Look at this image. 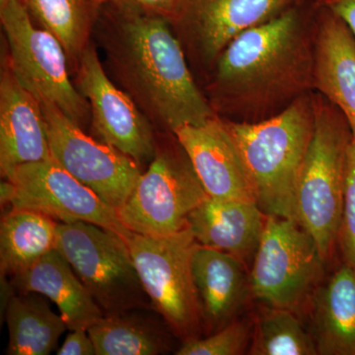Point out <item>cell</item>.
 <instances>
[{
	"instance_id": "obj_3",
	"label": "cell",
	"mask_w": 355,
	"mask_h": 355,
	"mask_svg": "<svg viewBox=\"0 0 355 355\" xmlns=\"http://www.w3.org/2000/svg\"><path fill=\"white\" fill-rule=\"evenodd\" d=\"M314 92L258 123L223 119L246 166L257 205L266 216L295 219L299 175L314 132Z\"/></svg>"
},
{
	"instance_id": "obj_13",
	"label": "cell",
	"mask_w": 355,
	"mask_h": 355,
	"mask_svg": "<svg viewBox=\"0 0 355 355\" xmlns=\"http://www.w3.org/2000/svg\"><path fill=\"white\" fill-rule=\"evenodd\" d=\"M6 180L15 188L10 202L14 209L33 210L64 223L89 222L113 230L125 240L132 235L116 209L53 158L21 165Z\"/></svg>"
},
{
	"instance_id": "obj_5",
	"label": "cell",
	"mask_w": 355,
	"mask_h": 355,
	"mask_svg": "<svg viewBox=\"0 0 355 355\" xmlns=\"http://www.w3.org/2000/svg\"><path fill=\"white\" fill-rule=\"evenodd\" d=\"M0 20L7 62L21 85L83 130L91 125L90 106L70 78L69 58L60 41L36 25L23 0H7L0 6Z\"/></svg>"
},
{
	"instance_id": "obj_23",
	"label": "cell",
	"mask_w": 355,
	"mask_h": 355,
	"mask_svg": "<svg viewBox=\"0 0 355 355\" xmlns=\"http://www.w3.org/2000/svg\"><path fill=\"white\" fill-rule=\"evenodd\" d=\"M37 25L60 41L76 73L84 51L92 43L101 7L91 0H23Z\"/></svg>"
},
{
	"instance_id": "obj_20",
	"label": "cell",
	"mask_w": 355,
	"mask_h": 355,
	"mask_svg": "<svg viewBox=\"0 0 355 355\" xmlns=\"http://www.w3.org/2000/svg\"><path fill=\"white\" fill-rule=\"evenodd\" d=\"M312 324L318 354L355 355V270L343 261L314 292Z\"/></svg>"
},
{
	"instance_id": "obj_25",
	"label": "cell",
	"mask_w": 355,
	"mask_h": 355,
	"mask_svg": "<svg viewBox=\"0 0 355 355\" xmlns=\"http://www.w3.org/2000/svg\"><path fill=\"white\" fill-rule=\"evenodd\" d=\"M251 355H317L314 338L293 311L266 306L261 311L249 352Z\"/></svg>"
},
{
	"instance_id": "obj_33",
	"label": "cell",
	"mask_w": 355,
	"mask_h": 355,
	"mask_svg": "<svg viewBox=\"0 0 355 355\" xmlns=\"http://www.w3.org/2000/svg\"><path fill=\"white\" fill-rule=\"evenodd\" d=\"M6 1L7 0H0V6H2V4L6 3Z\"/></svg>"
},
{
	"instance_id": "obj_17",
	"label": "cell",
	"mask_w": 355,
	"mask_h": 355,
	"mask_svg": "<svg viewBox=\"0 0 355 355\" xmlns=\"http://www.w3.org/2000/svg\"><path fill=\"white\" fill-rule=\"evenodd\" d=\"M191 270L203 326L214 333L235 320L251 297L250 277L235 257L200 244Z\"/></svg>"
},
{
	"instance_id": "obj_6",
	"label": "cell",
	"mask_w": 355,
	"mask_h": 355,
	"mask_svg": "<svg viewBox=\"0 0 355 355\" xmlns=\"http://www.w3.org/2000/svg\"><path fill=\"white\" fill-rule=\"evenodd\" d=\"M209 198L174 132L156 130V153L119 210L133 233L167 236L188 227L191 212Z\"/></svg>"
},
{
	"instance_id": "obj_22",
	"label": "cell",
	"mask_w": 355,
	"mask_h": 355,
	"mask_svg": "<svg viewBox=\"0 0 355 355\" xmlns=\"http://www.w3.org/2000/svg\"><path fill=\"white\" fill-rule=\"evenodd\" d=\"M9 331L6 354L48 355L58 347V340L69 330L62 315L53 312L39 293L12 295L6 306Z\"/></svg>"
},
{
	"instance_id": "obj_16",
	"label": "cell",
	"mask_w": 355,
	"mask_h": 355,
	"mask_svg": "<svg viewBox=\"0 0 355 355\" xmlns=\"http://www.w3.org/2000/svg\"><path fill=\"white\" fill-rule=\"evenodd\" d=\"M266 219L256 202L209 197L193 210L188 227L198 244L231 254L245 265L254 260Z\"/></svg>"
},
{
	"instance_id": "obj_15",
	"label": "cell",
	"mask_w": 355,
	"mask_h": 355,
	"mask_svg": "<svg viewBox=\"0 0 355 355\" xmlns=\"http://www.w3.org/2000/svg\"><path fill=\"white\" fill-rule=\"evenodd\" d=\"M41 103L19 83L6 57L0 78V170L8 179L21 165L50 160Z\"/></svg>"
},
{
	"instance_id": "obj_2",
	"label": "cell",
	"mask_w": 355,
	"mask_h": 355,
	"mask_svg": "<svg viewBox=\"0 0 355 355\" xmlns=\"http://www.w3.org/2000/svg\"><path fill=\"white\" fill-rule=\"evenodd\" d=\"M94 36L110 77L156 130L175 132L217 116L166 18L130 0H114L101 7Z\"/></svg>"
},
{
	"instance_id": "obj_18",
	"label": "cell",
	"mask_w": 355,
	"mask_h": 355,
	"mask_svg": "<svg viewBox=\"0 0 355 355\" xmlns=\"http://www.w3.org/2000/svg\"><path fill=\"white\" fill-rule=\"evenodd\" d=\"M317 6L315 91L340 110L355 139V39L338 15Z\"/></svg>"
},
{
	"instance_id": "obj_19",
	"label": "cell",
	"mask_w": 355,
	"mask_h": 355,
	"mask_svg": "<svg viewBox=\"0 0 355 355\" xmlns=\"http://www.w3.org/2000/svg\"><path fill=\"white\" fill-rule=\"evenodd\" d=\"M11 284L22 293H39L53 301L69 331L88 330L105 316L83 280L57 249L11 277Z\"/></svg>"
},
{
	"instance_id": "obj_26",
	"label": "cell",
	"mask_w": 355,
	"mask_h": 355,
	"mask_svg": "<svg viewBox=\"0 0 355 355\" xmlns=\"http://www.w3.org/2000/svg\"><path fill=\"white\" fill-rule=\"evenodd\" d=\"M250 342V326L246 321L233 320L207 338L183 340L177 355H240Z\"/></svg>"
},
{
	"instance_id": "obj_7",
	"label": "cell",
	"mask_w": 355,
	"mask_h": 355,
	"mask_svg": "<svg viewBox=\"0 0 355 355\" xmlns=\"http://www.w3.org/2000/svg\"><path fill=\"white\" fill-rule=\"evenodd\" d=\"M55 249L83 280L105 316L151 305L123 236L89 222H62Z\"/></svg>"
},
{
	"instance_id": "obj_27",
	"label": "cell",
	"mask_w": 355,
	"mask_h": 355,
	"mask_svg": "<svg viewBox=\"0 0 355 355\" xmlns=\"http://www.w3.org/2000/svg\"><path fill=\"white\" fill-rule=\"evenodd\" d=\"M338 247L343 263L355 270V139H352L347 155Z\"/></svg>"
},
{
	"instance_id": "obj_31",
	"label": "cell",
	"mask_w": 355,
	"mask_h": 355,
	"mask_svg": "<svg viewBox=\"0 0 355 355\" xmlns=\"http://www.w3.org/2000/svg\"><path fill=\"white\" fill-rule=\"evenodd\" d=\"M14 193H15V188L14 184L11 183L9 180L2 182L1 183V205H6V203H10L12 200Z\"/></svg>"
},
{
	"instance_id": "obj_21",
	"label": "cell",
	"mask_w": 355,
	"mask_h": 355,
	"mask_svg": "<svg viewBox=\"0 0 355 355\" xmlns=\"http://www.w3.org/2000/svg\"><path fill=\"white\" fill-rule=\"evenodd\" d=\"M55 219L28 209H11L0 224L1 275H19L55 249Z\"/></svg>"
},
{
	"instance_id": "obj_4",
	"label": "cell",
	"mask_w": 355,
	"mask_h": 355,
	"mask_svg": "<svg viewBox=\"0 0 355 355\" xmlns=\"http://www.w3.org/2000/svg\"><path fill=\"white\" fill-rule=\"evenodd\" d=\"M314 96V132L299 175L295 219L314 238L327 263L338 247L354 135L342 112L317 91Z\"/></svg>"
},
{
	"instance_id": "obj_14",
	"label": "cell",
	"mask_w": 355,
	"mask_h": 355,
	"mask_svg": "<svg viewBox=\"0 0 355 355\" xmlns=\"http://www.w3.org/2000/svg\"><path fill=\"white\" fill-rule=\"evenodd\" d=\"M184 147L209 197L256 202L241 154L219 116L200 125L174 132Z\"/></svg>"
},
{
	"instance_id": "obj_29",
	"label": "cell",
	"mask_w": 355,
	"mask_h": 355,
	"mask_svg": "<svg viewBox=\"0 0 355 355\" xmlns=\"http://www.w3.org/2000/svg\"><path fill=\"white\" fill-rule=\"evenodd\" d=\"M338 15L349 27L355 39V0H315Z\"/></svg>"
},
{
	"instance_id": "obj_30",
	"label": "cell",
	"mask_w": 355,
	"mask_h": 355,
	"mask_svg": "<svg viewBox=\"0 0 355 355\" xmlns=\"http://www.w3.org/2000/svg\"><path fill=\"white\" fill-rule=\"evenodd\" d=\"M146 12L164 17L169 21L176 0H130Z\"/></svg>"
},
{
	"instance_id": "obj_12",
	"label": "cell",
	"mask_w": 355,
	"mask_h": 355,
	"mask_svg": "<svg viewBox=\"0 0 355 355\" xmlns=\"http://www.w3.org/2000/svg\"><path fill=\"white\" fill-rule=\"evenodd\" d=\"M76 85L87 100L96 139L135 162L150 164L156 153V130L137 105L107 73L94 43L84 51Z\"/></svg>"
},
{
	"instance_id": "obj_1",
	"label": "cell",
	"mask_w": 355,
	"mask_h": 355,
	"mask_svg": "<svg viewBox=\"0 0 355 355\" xmlns=\"http://www.w3.org/2000/svg\"><path fill=\"white\" fill-rule=\"evenodd\" d=\"M316 37L315 0L236 37L205 81L203 93L214 113L258 123L315 91Z\"/></svg>"
},
{
	"instance_id": "obj_9",
	"label": "cell",
	"mask_w": 355,
	"mask_h": 355,
	"mask_svg": "<svg viewBox=\"0 0 355 355\" xmlns=\"http://www.w3.org/2000/svg\"><path fill=\"white\" fill-rule=\"evenodd\" d=\"M324 263L314 238L295 219L268 216L249 275L252 296L295 311L318 288Z\"/></svg>"
},
{
	"instance_id": "obj_24",
	"label": "cell",
	"mask_w": 355,
	"mask_h": 355,
	"mask_svg": "<svg viewBox=\"0 0 355 355\" xmlns=\"http://www.w3.org/2000/svg\"><path fill=\"white\" fill-rule=\"evenodd\" d=\"M87 331L97 355H158L171 350V340L163 327L128 312L104 316Z\"/></svg>"
},
{
	"instance_id": "obj_8",
	"label": "cell",
	"mask_w": 355,
	"mask_h": 355,
	"mask_svg": "<svg viewBox=\"0 0 355 355\" xmlns=\"http://www.w3.org/2000/svg\"><path fill=\"white\" fill-rule=\"evenodd\" d=\"M127 241L153 309L182 340L200 338L202 313L191 270L198 243L190 228L167 236L132 232Z\"/></svg>"
},
{
	"instance_id": "obj_11",
	"label": "cell",
	"mask_w": 355,
	"mask_h": 355,
	"mask_svg": "<svg viewBox=\"0 0 355 355\" xmlns=\"http://www.w3.org/2000/svg\"><path fill=\"white\" fill-rule=\"evenodd\" d=\"M42 109L51 158L119 214L144 173L141 166L86 135L55 107Z\"/></svg>"
},
{
	"instance_id": "obj_28",
	"label": "cell",
	"mask_w": 355,
	"mask_h": 355,
	"mask_svg": "<svg viewBox=\"0 0 355 355\" xmlns=\"http://www.w3.org/2000/svg\"><path fill=\"white\" fill-rule=\"evenodd\" d=\"M58 355H95L96 347L87 330L70 331L64 345L58 350Z\"/></svg>"
},
{
	"instance_id": "obj_32",
	"label": "cell",
	"mask_w": 355,
	"mask_h": 355,
	"mask_svg": "<svg viewBox=\"0 0 355 355\" xmlns=\"http://www.w3.org/2000/svg\"><path fill=\"white\" fill-rule=\"evenodd\" d=\"M91 1L94 2L98 6H103L105 4L109 3V2L114 1V0H91Z\"/></svg>"
},
{
	"instance_id": "obj_10",
	"label": "cell",
	"mask_w": 355,
	"mask_h": 355,
	"mask_svg": "<svg viewBox=\"0 0 355 355\" xmlns=\"http://www.w3.org/2000/svg\"><path fill=\"white\" fill-rule=\"evenodd\" d=\"M308 0H176L169 22L191 69L207 80L231 42ZM193 70V69H191Z\"/></svg>"
}]
</instances>
